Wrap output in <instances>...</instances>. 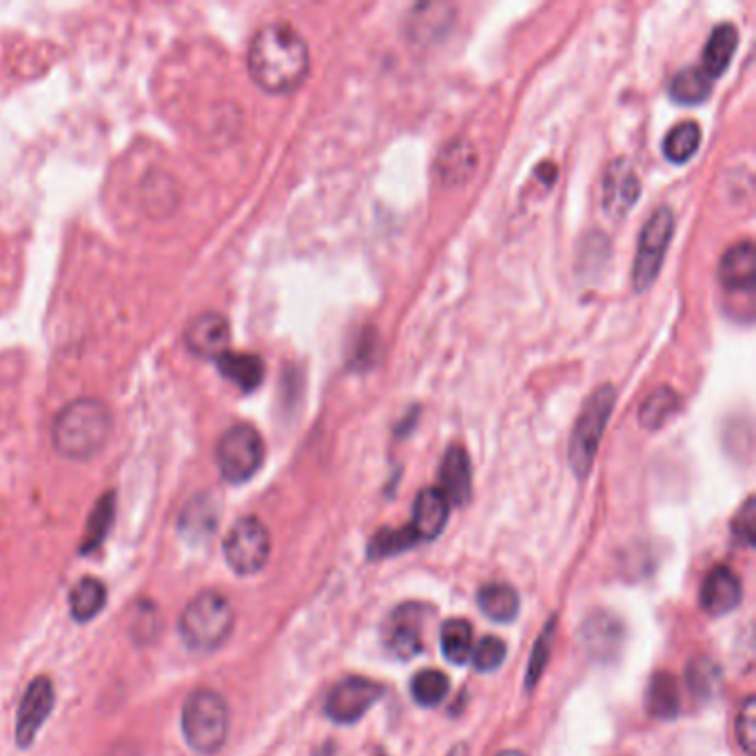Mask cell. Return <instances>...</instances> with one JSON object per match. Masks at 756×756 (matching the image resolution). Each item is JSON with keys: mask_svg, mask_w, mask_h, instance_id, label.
Returning a JSON list of instances; mask_svg holds the SVG:
<instances>
[{"mask_svg": "<svg viewBox=\"0 0 756 756\" xmlns=\"http://www.w3.org/2000/svg\"><path fill=\"white\" fill-rule=\"evenodd\" d=\"M249 75L269 94H291L307 81L309 45L286 23H269L256 32L247 54Z\"/></svg>", "mask_w": 756, "mask_h": 756, "instance_id": "obj_1", "label": "cell"}, {"mask_svg": "<svg viewBox=\"0 0 756 756\" xmlns=\"http://www.w3.org/2000/svg\"><path fill=\"white\" fill-rule=\"evenodd\" d=\"M111 433V413L96 398L69 402L51 424V441L58 456L73 462L96 458Z\"/></svg>", "mask_w": 756, "mask_h": 756, "instance_id": "obj_2", "label": "cell"}, {"mask_svg": "<svg viewBox=\"0 0 756 756\" xmlns=\"http://www.w3.org/2000/svg\"><path fill=\"white\" fill-rule=\"evenodd\" d=\"M236 615L229 599L220 592L204 590L196 594L178 619L185 646L193 652H213L232 637Z\"/></svg>", "mask_w": 756, "mask_h": 756, "instance_id": "obj_3", "label": "cell"}, {"mask_svg": "<svg viewBox=\"0 0 756 756\" xmlns=\"http://www.w3.org/2000/svg\"><path fill=\"white\" fill-rule=\"evenodd\" d=\"M180 725L185 741L193 752L213 756L224 747L226 736H229V706H226L220 693L211 688H198L187 697L182 706Z\"/></svg>", "mask_w": 756, "mask_h": 756, "instance_id": "obj_4", "label": "cell"}, {"mask_svg": "<svg viewBox=\"0 0 756 756\" xmlns=\"http://www.w3.org/2000/svg\"><path fill=\"white\" fill-rule=\"evenodd\" d=\"M615 400H617V391L611 385H603V387L594 389L592 395L586 400V404H583V409L575 422L568 458H570V466L579 480H583L592 469V462H594L596 450H599V441H601L603 430H606V424L613 415Z\"/></svg>", "mask_w": 756, "mask_h": 756, "instance_id": "obj_5", "label": "cell"}, {"mask_svg": "<svg viewBox=\"0 0 756 756\" xmlns=\"http://www.w3.org/2000/svg\"><path fill=\"white\" fill-rule=\"evenodd\" d=\"M267 456L264 439L251 424L226 428L215 446V464L224 482L245 484L262 466Z\"/></svg>", "mask_w": 756, "mask_h": 756, "instance_id": "obj_6", "label": "cell"}, {"mask_svg": "<svg viewBox=\"0 0 756 756\" xmlns=\"http://www.w3.org/2000/svg\"><path fill=\"white\" fill-rule=\"evenodd\" d=\"M224 557L234 572L251 577L260 572L271 555V535L258 517L238 519L224 538Z\"/></svg>", "mask_w": 756, "mask_h": 756, "instance_id": "obj_7", "label": "cell"}, {"mask_svg": "<svg viewBox=\"0 0 756 756\" xmlns=\"http://www.w3.org/2000/svg\"><path fill=\"white\" fill-rule=\"evenodd\" d=\"M672 234H674V215L668 206L657 209L650 215V220L643 224L635 264H633V288L637 293H643L657 280L665 251L670 247Z\"/></svg>", "mask_w": 756, "mask_h": 756, "instance_id": "obj_8", "label": "cell"}, {"mask_svg": "<svg viewBox=\"0 0 756 756\" xmlns=\"http://www.w3.org/2000/svg\"><path fill=\"white\" fill-rule=\"evenodd\" d=\"M382 693L385 688L377 682H370V678H364V676L344 678V682H340L331 690L327 699V714L335 723H355L377 704Z\"/></svg>", "mask_w": 756, "mask_h": 756, "instance_id": "obj_9", "label": "cell"}, {"mask_svg": "<svg viewBox=\"0 0 756 756\" xmlns=\"http://www.w3.org/2000/svg\"><path fill=\"white\" fill-rule=\"evenodd\" d=\"M56 706V693L49 676H38L27 686L19 712H16V743L19 747H29L36 741V734L49 719Z\"/></svg>", "mask_w": 756, "mask_h": 756, "instance_id": "obj_10", "label": "cell"}, {"mask_svg": "<svg viewBox=\"0 0 756 756\" xmlns=\"http://www.w3.org/2000/svg\"><path fill=\"white\" fill-rule=\"evenodd\" d=\"M424 609L420 603H404L395 609L385 624V643L395 659H411L422 650Z\"/></svg>", "mask_w": 756, "mask_h": 756, "instance_id": "obj_11", "label": "cell"}, {"mask_svg": "<svg viewBox=\"0 0 756 756\" xmlns=\"http://www.w3.org/2000/svg\"><path fill=\"white\" fill-rule=\"evenodd\" d=\"M185 344L198 357L217 359L232 351V324L222 314H200L185 329Z\"/></svg>", "mask_w": 756, "mask_h": 756, "instance_id": "obj_12", "label": "cell"}, {"mask_svg": "<svg viewBox=\"0 0 756 756\" xmlns=\"http://www.w3.org/2000/svg\"><path fill=\"white\" fill-rule=\"evenodd\" d=\"M641 196V180L635 172V167L626 161L619 158L615 161L606 178H603V209L609 211L613 217H624L630 206L637 204Z\"/></svg>", "mask_w": 756, "mask_h": 756, "instance_id": "obj_13", "label": "cell"}, {"mask_svg": "<svg viewBox=\"0 0 756 756\" xmlns=\"http://www.w3.org/2000/svg\"><path fill=\"white\" fill-rule=\"evenodd\" d=\"M439 491L450 506H466L473 497V471L469 452L462 446H450L439 469Z\"/></svg>", "mask_w": 756, "mask_h": 756, "instance_id": "obj_14", "label": "cell"}, {"mask_svg": "<svg viewBox=\"0 0 756 756\" xmlns=\"http://www.w3.org/2000/svg\"><path fill=\"white\" fill-rule=\"evenodd\" d=\"M741 603V581L728 566L708 572L701 586V606L710 615H728Z\"/></svg>", "mask_w": 756, "mask_h": 756, "instance_id": "obj_15", "label": "cell"}, {"mask_svg": "<svg viewBox=\"0 0 756 756\" xmlns=\"http://www.w3.org/2000/svg\"><path fill=\"white\" fill-rule=\"evenodd\" d=\"M448 515H450V504L441 495V491L426 488L415 499L411 533L415 535V540H424V542L435 540L437 535H441Z\"/></svg>", "mask_w": 756, "mask_h": 756, "instance_id": "obj_16", "label": "cell"}, {"mask_svg": "<svg viewBox=\"0 0 756 756\" xmlns=\"http://www.w3.org/2000/svg\"><path fill=\"white\" fill-rule=\"evenodd\" d=\"M754 271H756V260H754L752 240H743L730 247L719 260V282L725 291H732V293H741V291L752 293Z\"/></svg>", "mask_w": 756, "mask_h": 756, "instance_id": "obj_17", "label": "cell"}, {"mask_svg": "<svg viewBox=\"0 0 756 756\" xmlns=\"http://www.w3.org/2000/svg\"><path fill=\"white\" fill-rule=\"evenodd\" d=\"M215 362H217L222 377H226V380L234 382L238 389H243L247 393L256 391L264 380V362H262V357H258L253 353L226 351Z\"/></svg>", "mask_w": 756, "mask_h": 756, "instance_id": "obj_18", "label": "cell"}, {"mask_svg": "<svg viewBox=\"0 0 756 756\" xmlns=\"http://www.w3.org/2000/svg\"><path fill=\"white\" fill-rule=\"evenodd\" d=\"M739 45V32L734 25L723 23L719 27H714V32L710 34L704 56H701V71L710 79H719L721 73H725V69L730 67L734 51Z\"/></svg>", "mask_w": 756, "mask_h": 756, "instance_id": "obj_19", "label": "cell"}, {"mask_svg": "<svg viewBox=\"0 0 756 756\" xmlns=\"http://www.w3.org/2000/svg\"><path fill=\"white\" fill-rule=\"evenodd\" d=\"M107 603V586L96 577H83L69 592V613L75 622L87 624L101 615Z\"/></svg>", "mask_w": 756, "mask_h": 756, "instance_id": "obj_20", "label": "cell"}, {"mask_svg": "<svg viewBox=\"0 0 756 756\" xmlns=\"http://www.w3.org/2000/svg\"><path fill=\"white\" fill-rule=\"evenodd\" d=\"M217 528V512L206 499L191 501L180 517V533L191 544H204Z\"/></svg>", "mask_w": 756, "mask_h": 756, "instance_id": "obj_21", "label": "cell"}, {"mask_svg": "<svg viewBox=\"0 0 756 756\" xmlns=\"http://www.w3.org/2000/svg\"><path fill=\"white\" fill-rule=\"evenodd\" d=\"M480 609L493 622L508 624L519 613L517 590L508 583H488L480 590Z\"/></svg>", "mask_w": 756, "mask_h": 756, "instance_id": "obj_22", "label": "cell"}, {"mask_svg": "<svg viewBox=\"0 0 756 756\" xmlns=\"http://www.w3.org/2000/svg\"><path fill=\"white\" fill-rule=\"evenodd\" d=\"M701 146V127L695 120L678 122L663 140V154L670 163H688Z\"/></svg>", "mask_w": 756, "mask_h": 756, "instance_id": "obj_23", "label": "cell"}, {"mask_svg": "<svg viewBox=\"0 0 756 756\" xmlns=\"http://www.w3.org/2000/svg\"><path fill=\"white\" fill-rule=\"evenodd\" d=\"M712 92V79L701 71V67H688L678 71L670 83L672 101L682 105H699Z\"/></svg>", "mask_w": 756, "mask_h": 756, "instance_id": "obj_24", "label": "cell"}, {"mask_svg": "<svg viewBox=\"0 0 756 756\" xmlns=\"http://www.w3.org/2000/svg\"><path fill=\"white\" fill-rule=\"evenodd\" d=\"M678 706H682V695H678L676 678L668 672L654 674L648 688V710L659 719H672Z\"/></svg>", "mask_w": 756, "mask_h": 756, "instance_id": "obj_25", "label": "cell"}, {"mask_svg": "<svg viewBox=\"0 0 756 756\" xmlns=\"http://www.w3.org/2000/svg\"><path fill=\"white\" fill-rule=\"evenodd\" d=\"M441 652L456 665H464L471 659L473 628L466 619H448L441 626Z\"/></svg>", "mask_w": 756, "mask_h": 756, "instance_id": "obj_26", "label": "cell"}, {"mask_svg": "<svg viewBox=\"0 0 756 756\" xmlns=\"http://www.w3.org/2000/svg\"><path fill=\"white\" fill-rule=\"evenodd\" d=\"M583 639L590 652L596 657L613 654L615 648H619L622 639V626L617 619L606 617V615H594L586 628H583Z\"/></svg>", "mask_w": 756, "mask_h": 756, "instance_id": "obj_27", "label": "cell"}, {"mask_svg": "<svg viewBox=\"0 0 756 756\" xmlns=\"http://www.w3.org/2000/svg\"><path fill=\"white\" fill-rule=\"evenodd\" d=\"M678 409V395L670 387L654 389L639 406V424L648 430L661 428Z\"/></svg>", "mask_w": 756, "mask_h": 756, "instance_id": "obj_28", "label": "cell"}, {"mask_svg": "<svg viewBox=\"0 0 756 756\" xmlns=\"http://www.w3.org/2000/svg\"><path fill=\"white\" fill-rule=\"evenodd\" d=\"M448 688H450L448 676L441 670H422L420 674H415L411 684L413 699L424 708H433L441 704L444 697L448 695Z\"/></svg>", "mask_w": 756, "mask_h": 756, "instance_id": "obj_29", "label": "cell"}, {"mask_svg": "<svg viewBox=\"0 0 756 756\" xmlns=\"http://www.w3.org/2000/svg\"><path fill=\"white\" fill-rule=\"evenodd\" d=\"M473 167H475V151L466 142H456L446 146L444 154L439 156V172L444 180H450V182L466 180Z\"/></svg>", "mask_w": 756, "mask_h": 756, "instance_id": "obj_30", "label": "cell"}, {"mask_svg": "<svg viewBox=\"0 0 756 756\" xmlns=\"http://www.w3.org/2000/svg\"><path fill=\"white\" fill-rule=\"evenodd\" d=\"M688 686L699 699H710L721 688V670L714 661L699 657L688 665Z\"/></svg>", "mask_w": 756, "mask_h": 756, "instance_id": "obj_31", "label": "cell"}, {"mask_svg": "<svg viewBox=\"0 0 756 756\" xmlns=\"http://www.w3.org/2000/svg\"><path fill=\"white\" fill-rule=\"evenodd\" d=\"M111 521H114V495H107L103 501H98V506L94 508L90 517L87 531L83 538V553H92L105 542Z\"/></svg>", "mask_w": 756, "mask_h": 756, "instance_id": "obj_32", "label": "cell"}, {"mask_svg": "<svg viewBox=\"0 0 756 756\" xmlns=\"http://www.w3.org/2000/svg\"><path fill=\"white\" fill-rule=\"evenodd\" d=\"M471 659L480 672L497 670L506 659V643L499 637H484L477 646H473Z\"/></svg>", "mask_w": 756, "mask_h": 756, "instance_id": "obj_33", "label": "cell"}, {"mask_svg": "<svg viewBox=\"0 0 756 756\" xmlns=\"http://www.w3.org/2000/svg\"><path fill=\"white\" fill-rule=\"evenodd\" d=\"M736 739L739 745L747 756H754L756 752V701L754 697H747L739 710L736 717Z\"/></svg>", "mask_w": 756, "mask_h": 756, "instance_id": "obj_34", "label": "cell"}, {"mask_svg": "<svg viewBox=\"0 0 756 756\" xmlns=\"http://www.w3.org/2000/svg\"><path fill=\"white\" fill-rule=\"evenodd\" d=\"M754 523H756V517H754V499L749 497L743 508L739 510V515L734 517L732 521V533L734 538L739 540V544H745V546H752L754 544Z\"/></svg>", "mask_w": 756, "mask_h": 756, "instance_id": "obj_35", "label": "cell"}, {"mask_svg": "<svg viewBox=\"0 0 756 756\" xmlns=\"http://www.w3.org/2000/svg\"><path fill=\"white\" fill-rule=\"evenodd\" d=\"M415 542V535L409 531H385L380 538L373 542V553L375 555H389V553H398L402 548H406L409 544Z\"/></svg>", "mask_w": 756, "mask_h": 756, "instance_id": "obj_36", "label": "cell"}, {"mask_svg": "<svg viewBox=\"0 0 756 756\" xmlns=\"http://www.w3.org/2000/svg\"><path fill=\"white\" fill-rule=\"evenodd\" d=\"M551 637H553V630L548 628L546 635H542V639H540V643H538V650H535V657H533V663H531V674H528V684H531V686H535L540 672L544 670L546 654H548V646H551Z\"/></svg>", "mask_w": 756, "mask_h": 756, "instance_id": "obj_37", "label": "cell"}, {"mask_svg": "<svg viewBox=\"0 0 756 756\" xmlns=\"http://www.w3.org/2000/svg\"><path fill=\"white\" fill-rule=\"evenodd\" d=\"M446 756H469V745H466V743H460V745L452 747Z\"/></svg>", "mask_w": 756, "mask_h": 756, "instance_id": "obj_38", "label": "cell"}, {"mask_svg": "<svg viewBox=\"0 0 756 756\" xmlns=\"http://www.w3.org/2000/svg\"><path fill=\"white\" fill-rule=\"evenodd\" d=\"M497 756H525L523 752H517V749H508V752H501V754H497Z\"/></svg>", "mask_w": 756, "mask_h": 756, "instance_id": "obj_39", "label": "cell"}]
</instances>
